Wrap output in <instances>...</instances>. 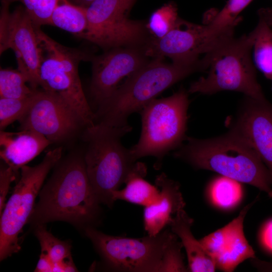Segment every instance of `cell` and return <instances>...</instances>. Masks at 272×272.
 <instances>
[{"mask_svg": "<svg viewBox=\"0 0 272 272\" xmlns=\"http://www.w3.org/2000/svg\"><path fill=\"white\" fill-rule=\"evenodd\" d=\"M100 203L88 177L84 155L74 153L55 166L28 223L37 226L60 221L85 229L98 219Z\"/></svg>", "mask_w": 272, "mask_h": 272, "instance_id": "1", "label": "cell"}, {"mask_svg": "<svg viewBox=\"0 0 272 272\" xmlns=\"http://www.w3.org/2000/svg\"><path fill=\"white\" fill-rule=\"evenodd\" d=\"M152 58L127 78L106 100L98 105L95 123L113 127L129 125L127 119L140 112L166 89L197 72L207 70L202 59L196 61H172Z\"/></svg>", "mask_w": 272, "mask_h": 272, "instance_id": "2", "label": "cell"}, {"mask_svg": "<svg viewBox=\"0 0 272 272\" xmlns=\"http://www.w3.org/2000/svg\"><path fill=\"white\" fill-rule=\"evenodd\" d=\"M173 156L196 169L212 171L266 192L272 198V178L255 151L229 132L209 139L187 137Z\"/></svg>", "mask_w": 272, "mask_h": 272, "instance_id": "3", "label": "cell"}, {"mask_svg": "<svg viewBox=\"0 0 272 272\" xmlns=\"http://www.w3.org/2000/svg\"><path fill=\"white\" fill-rule=\"evenodd\" d=\"M131 129L130 125L119 128L96 123L83 133L88 178L100 203L110 207L114 202L112 192L125 183L142 163L135 161L130 149L121 143L122 137Z\"/></svg>", "mask_w": 272, "mask_h": 272, "instance_id": "4", "label": "cell"}, {"mask_svg": "<svg viewBox=\"0 0 272 272\" xmlns=\"http://www.w3.org/2000/svg\"><path fill=\"white\" fill-rule=\"evenodd\" d=\"M254 39L253 30L239 38L233 37L205 54L202 58L209 69L208 75L191 83L188 92L212 95L232 91L266 99L250 58Z\"/></svg>", "mask_w": 272, "mask_h": 272, "instance_id": "5", "label": "cell"}, {"mask_svg": "<svg viewBox=\"0 0 272 272\" xmlns=\"http://www.w3.org/2000/svg\"><path fill=\"white\" fill-rule=\"evenodd\" d=\"M188 93L181 87L169 97L152 100L140 111V138L130 148L135 161L153 156L157 160L155 167L159 168L165 156L183 144L187 137Z\"/></svg>", "mask_w": 272, "mask_h": 272, "instance_id": "6", "label": "cell"}, {"mask_svg": "<svg viewBox=\"0 0 272 272\" xmlns=\"http://www.w3.org/2000/svg\"><path fill=\"white\" fill-rule=\"evenodd\" d=\"M42 49L40 68V87L60 98L81 118L86 128L93 126L95 115L84 94L79 75L81 61L93 55L64 46L45 33L39 37Z\"/></svg>", "mask_w": 272, "mask_h": 272, "instance_id": "7", "label": "cell"}, {"mask_svg": "<svg viewBox=\"0 0 272 272\" xmlns=\"http://www.w3.org/2000/svg\"><path fill=\"white\" fill-rule=\"evenodd\" d=\"M62 154L61 147L53 149L38 165L20 169V178L1 215V261L21 250L19 235L29 220L46 177L61 159Z\"/></svg>", "mask_w": 272, "mask_h": 272, "instance_id": "8", "label": "cell"}, {"mask_svg": "<svg viewBox=\"0 0 272 272\" xmlns=\"http://www.w3.org/2000/svg\"><path fill=\"white\" fill-rule=\"evenodd\" d=\"M84 230L107 266L118 271L159 272L165 252L176 236L168 230L140 238L107 235L92 226Z\"/></svg>", "mask_w": 272, "mask_h": 272, "instance_id": "9", "label": "cell"}, {"mask_svg": "<svg viewBox=\"0 0 272 272\" xmlns=\"http://www.w3.org/2000/svg\"><path fill=\"white\" fill-rule=\"evenodd\" d=\"M137 0H95L87 8V31L83 39L105 50L144 47L151 37L146 23L129 18Z\"/></svg>", "mask_w": 272, "mask_h": 272, "instance_id": "10", "label": "cell"}, {"mask_svg": "<svg viewBox=\"0 0 272 272\" xmlns=\"http://www.w3.org/2000/svg\"><path fill=\"white\" fill-rule=\"evenodd\" d=\"M235 27L216 28L179 18L175 27L160 39L152 36L143 47L149 57H168L172 61L193 62L234 37Z\"/></svg>", "mask_w": 272, "mask_h": 272, "instance_id": "11", "label": "cell"}, {"mask_svg": "<svg viewBox=\"0 0 272 272\" xmlns=\"http://www.w3.org/2000/svg\"><path fill=\"white\" fill-rule=\"evenodd\" d=\"M19 129H31L52 143L66 141L86 126L60 98L43 89L35 90L29 107L18 120Z\"/></svg>", "mask_w": 272, "mask_h": 272, "instance_id": "12", "label": "cell"}, {"mask_svg": "<svg viewBox=\"0 0 272 272\" xmlns=\"http://www.w3.org/2000/svg\"><path fill=\"white\" fill-rule=\"evenodd\" d=\"M228 132L239 138L259 156L272 178V104L245 96L232 118Z\"/></svg>", "mask_w": 272, "mask_h": 272, "instance_id": "13", "label": "cell"}, {"mask_svg": "<svg viewBox=\"0 0 272 272\" xmlns=\"http://www.w3.org/2000/svg\"><path fill=\"white\" fill-rule=\"evenodd\" d=\"M149 58L143 48L130 47H115L93 55L90 93L96 104L108 99L123 78L143 67L151 60Z\"/></svg>", "mask_w": 272, "mask_h": 272, "instance_id": "14", "label": "cell"}, {"mask_svg": "<svg viewBox=\"0 0 272 272\" xmlns=\"http://www.w3.org/2000/svg\"><path fill=\"white\" fill-rule=\"evenodd\" d=\"M15 52L18 70L26 77L33 89L40 87V68L42 50L37 37L35 25L23 6L10 12L6 49Z\"/></svg>", "mask_w": 272, "mask_h": 272, "instance_id": "15", "label": "cell"}, {"mask_svg": "<svg viewBox=\"0 0 272 272\" xmlns=\"http://www.w3.org/2000/svg\"><path fill=\"white\" fill-rule=\"evenodd\" d=\"M256 199L244 207L238 216L228 224L199 240L214 260L216 266L223 271H233L244 260L256 257L253 249L245 236L243 223Z\"/></svg>", "mask_w": 272, "mask_h": 272, "instance_id": "16", "label": "cell"}, {"mask_svg": "<svg viewBox=\"0 0 272 272\" xmlns=\"http://www.w3.org/2000/svg\"><path fill=\"white\" fill-rule=\"evenodd\" d=\"M155 184L160 190V199L157 203L145 207L143 216L145 229L152 236L169 225L177 212L185 206L177 181L162 173L157 176Z\"/></svg>", "mask_w": 272, "mask_h": 272, "instance_id": "17", "label": "cell"}, {"mask_svg": "<svg viewBox=\"0 0 272 272\" xmlns=\"http://www.w3.org/2000/svg\"><path fill=\"white\" fill-rule=\"evenodd\" d=\"M51 144L44 135L31 129L18 132L0 130V157L18 176L21 167Z\"/></svg>", "mask_w": 272, "mask_h": 272, "instance_id": "18", "label": "cell"}, {"mask_svg": "<svg viewBox=\"0 0 272 272\" xmlns=\"http://www.w3.org/2000/svg\"><path fill=\"white\" fill-rule=\"evenodd\" d=\"M193 223V220L187 214L184 209H182L173 217L169 226L171 231L180 239L185 249L189 271H215L217 266L214 260L191 232V227Z\"/></svg>", "mask_w": 272, "mask_h": 272, "instance_id": "19", "label": "cell"}, {"mask_svg": "<svg viewBox=\"0 0 272 272\" xmlns=\"http://www.w3.org/2000/svg\"><path fill=\"white\" fill-rule=\"evenodd\" d=\"M147 173V167L142 163L127 178L123 189L112 192L113 201L122 200L145 207L157 203L160 199V190L144 179Z\"/></svg>", "mask_w": 272, "mask_h": 272, "instance_id": "20", "label": "cell"}, {"mask_svg": "<svg viewBox=\"0 0 272 272\" xmlns=\"http://www.w3.org/2000/svg\"><path fill=\"white\" fill-rule=\"evenodd\" d=\"M50 25L84 38L88 28L86 8L73 5L67 0H62L52 12Z\"/></svg>", "mask_w": 272, "mask_h": 272, "instance_id": "21", "label": "cell"}, {"mask_svg": "<svg viewBox=\"0 0 272 272\" xmlns=\"http://www.w3.org/2000/svg\"><path fill=\"white\" fill-rule=\"evenodd\" d=\"M253 31L255 39L253 47L255 64L272 83V29L264 20L259 18Z\"/></svg>", "mask_w": 272, "mask_h": 272, "instance_id": "22", "label": "cell"}, {"mask_svg": "<svg viewBox=\"0 0 272 272\" xmlns=\"http://www.w3.org/2000/svg\"><path fill=\"white\" fill-rule=\"evenodd\" d=\"M209 192L215 205L220 208L228 209L235 207L240 201L243 190L241 182L220 175L211 182Z\"/></svg>", "mask_w": 272, "mask_h": 272, "instance_id": "23", "label": "cell"}, {"mask_svg": "<svg viewBox=\"0 0 272 272\" xmlns=\"http://www.w3.org/2000/svg\"><path fill=\"white\" fill-rule=\"evenodd\" d=\"M179 18L176 4L170 2L152 13L146 27L152 37L160 39L175 27Z\"/></svg>", "mask_w": 272, "mask_h": 272, "instance_id": "24", "label": "cell"}, {"mask_svg": "<svg viewBox=\"0 0 272 272\" xmlns=\"http://www.w3.org/2000/svg\"><path fill=\"white\" fill-rule=\"evenodd\" d=\"M28 80L19 70L1 69L0 98L20 99L31 96L34 89L27 85Z\"/></svg>", "mask_w": 272, "mask_h": 272, "instance_id": "25", "label": "cell"}, {"mask_svg": "<svg viewBox=\"0 0 272 272\" xmlns=\"http://www.w3.org/2000/svg\"><path fill=\"white\" fill-rule=\"evenodd\" d=\"M34 234L40 244L41 252L46 254L53 263L71 257V245L61 241L46 230L44 224L36 226Z\"/></svg>", "mask_w": 272, "mask_h": 272, "instance_id": "26", "label": "cell"}, {"mask_svg": "<svg viewBox=\"0 0 272 272\" xmlns=\"http://www.w3.org/2000/svg\"><path fill=\"white\" fill-rule=\"evenodd\" d=\"M252 0H228L223 9L214 14L207 24L220 29L235 27L242 18L239 14Z\"/></svg>", "mask_w": 272, "mask_h": 272, "instance_id": "27", "label": "cell"}, {"mask_svg": "<svg viewBox=\"0 0 272 272\" xmlns=\"http://www.w3.org/2000/svg\"><path fill=\"white\" fill-rule=\"evenodd\" d=\"M34 93L25 98H0V130L23 116L31 104Z\"/></svg>", "mask_w": 272, "mask_h": 272, "instance_id": "28", "label": "cell"}, {"mask_svg": "<svg viewBox=\"0 0 272 272\" xmlns=\"http://www.w3.org/2000/svg\"><path fill=\"white\" fill-rule=\"evenodd\" d=\"M10 3L20 2L31 17L34 24L38 27L50 25L52 12L62 0H5Z\"/></svg>", "mask_w": 272, "mask_h": 272, "instance_id": "29", "label": "cell"}, {"mask_svg": "<svg viewBox=\"0 0 272 272\" xmlns=\"http://www.w3.org/2000/svg\"><path fill=\"white\" fill-rule=\"evenodd\" d=\"M183 245L176 236L168 246L162 261L159 272L189 271L185 265L181 249Z\"/></svg>", "mask_w": 272, "mask_h": 272, "instance_id": "30", "label": "cell"}, {"mask_svg": "<svg viewBox=\"0 0 272 272\" xmlns=\"http://www.w3.org/2000/svg\"><path fill=\"white\" fill-rule=\"evenodd\" d=\"M17 176L12 168L2 161L0 167V215L5 207L10 185L17 179Z\"/></svg>", "mask_w": 272, "mask_h": 272, "instance_id": "31", "label": "cell"}, {"mask_svg": "<svg viewBox=\"0 0 272 272\" xmlns=\"http://www.w3.org/2000/svg\"><path fill=\"white\" fill-rule=\"evenodd\" d=\"M260 240L264 248L272 253V220L267 221L262 227Z\"/></svg>", "mask_w": 272, "mask_h": 272, "instance_id": "32", "label": "cell"}, {"mask_svg": "<svg viewBox=\"0 0 272 272\" xmlns=\"http://www.w3.org/2000/svg\"><path fill=\"white\" fill-rule=\"evenodd\" d=\"M53 263L48 256L44 252H41L34 270L36 272L52 271Z\"/></svg>", "mask_w": 272, "mask_h": 272, "instance_id": "33", "label": "cell"}, {"mask_svg": "<svg viewBox=\"0 0 272 272\" xmlns=\"http://www.w3.org/2000/svg\"><path fill=\"white\" fill-rule=\"evenodd\" d=\"M52 271H78L72 257L53 264Z\"/></svg>", "mask_w": 272, "mask_h": 272, "instance_id": "34", "label": "cell"}, {"mask_svg": "<svg viewBox=\"0 0 272 272\" xmlns=\"http://www.w3.org/2000/svg\"><path fill=\"white\" fill-rule=\"evenodd\" d=\"M254 266L260 271H272V262L265 261L257 259L254 262Z\"/></svg>", "mask_w": 272, "mask_h": 272, "instance_id": "35", "label": "cell"}, {"mask_svg": "<svg viewBox=\"0 0 272 272\" xmlns=\"http://www.w3.org/2000/svg\"><path fill=\"white\" fill-rule=\"evenodd\" d=\"M70 3L75 6L87 8L95 0H67Z\"/></svg>", "mask_w": 272, "mask_h": 272, "instance_id": "36", "label": "cell"}]
</instances>
